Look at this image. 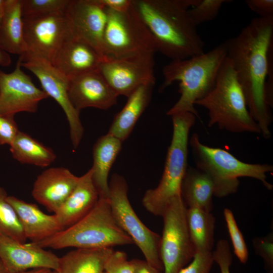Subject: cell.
I'll return each instance as SVG.
<instances>
[{"instance_id": "f1b7e54d", "label": "cell", "mask_w": 273, "mask_h": 273, "mask_svg": "<svg viewBox=\"0 0 273 273\" xmlns=\"http://www.w3.org/2000/svg\"><path fill=\"white\" fill-rule=\"evenodd\" d=\"M7 194L0 186V233L20 242L25 243L21 224L12 206L7 201Z\"/></svg>"}, {"instance_id": "8fae6325", "label": "cell", "mask_w": 273, "mask_h": 273, "mask_svg": "<svg viewBox=\"0 0 273 273\" xmlns=\"http://www.w3.org/2000/svg\"><path fill=\"white\" fill-rule=\"evenodd\" d=\"M65 12L23 17L26 52L21 58L38 57L52 63L60 49L72 37Z\"/></svg>"}, {"instance_id": "7c38bea8", "label": "cell", "mask_w": 273, "mask_h": 273, "mask_svg": "<svg viewBox=\"0 0 273 273\" xmlns=\"http://www.w3.org/2000/svg\"><path fill=\"white\" fill-rule=\"evenodd\" d=\"M19 57L22 61L21 66L36 76L42 90L62 108L69 123L72 144L76 149L82 138L84 129L80 112L74 108L69 99V79L46 60L34 57Z\"/></svg>"}, {"instance_id": "52a82bcc", "label": "cell", "mask_w": 273, "mask_h": 273, "mask_svg": "<svg viewBox=\"0 0 273 273\" xmlns=\"http://www.w3.org/2000/svg\"><path fill=\"white\" fill-rule=\"evenodd\" d=\"M189 143L197 168L213 181L215 197L222 198L236 193L241 177L259 180L267 189L272 190V185L266 179V173L273 171L272 165L242 162L223 149L202 144L196 133L192 135Z\"/></svg>"}, {"instance_id": "ba28073f", "label": "cell", "mask_w": 273, "mask_h": 273, "mask_svg": "<svg viewBox=\"0 0 273 273\" xmlns=\"http://www.w3.org/2000/svg\"><path fill=\"white\" fill-rule=\"evenodd\" d=\"M108 200L113 217L119 227L142 252L146 261L163 271L160 257L161 236L148 228L140 219L129 201L124 178L114 173L109 182Z\"/></svg>"}, {"instance_id": "d590c367", "label": "cell", "mask_w": 273, "mask_h": 273, "mask_svg": "<svg viewBox=\"0 0 273 273\" xmlns=\"http://www.w3.org/2000/svg\"><path fill=\"white\" fill-rule=\"evenodd\" d=\"M213 261L219 266L221 273H230L232 255L228 241L221 239L218 241L215 250L212 252Z\"/></svg>"}, {"instance_id": "e575fe53", "label": "cell", "mask_w": 273, "mask_h": 273, "mask_svg": "<svg viewBox=\"0 0 273 273\" xmlns=\"http://www.w3.org/2000/svg\"><path fill=\"white\" fill-rule=\"evenodd\" d=\"M253 245L256 253L262 258L267 268L272 270V234H269L265 237L254 238L253 240Z\"/></svg>"}, {"instance_id": "836d02e7", "label": "cell", "mask_w": 273, "mask_h": 273, "mask_svg": "<svg viewBox=\"0 0 273 273\" xmlns=\"http://www.w3.org/2000/svg\"><path fill=\"white\" fill-rule=\"evenodd\" d=\"M213 262L212 252H196L192 262L178 273H210Z\"/></svg>"}, {"instance_id": "7402d4cb", "label": "cell", "mask_w": 273, "mask_h": 273, "mask_svg": "<svg viewBox=\"0 0 273 273\" xmlns=\"http://www.w3.org/2000/svg\"><path fill=\"white\" fill-rule=\"evenodd\" d=\"M122 142L109 133L100 137L93 149L92 178L99 197L108 198L109 193L108 176L120 151Z\"/></svg>"}, {"instance_id": "3957f363", "label": "cell", "mask_w": 273, "mask_h": 273, "mask_svg": "<svg viewBox=\"0 0 273 273\" xmlns=\"http://www.w3.org/2000/svg\"><path fill=\"white\" fill-rule=\"evenodd\" d=\"M226 57L224 43L207 53L182 60H172L164 66V80L159 91L175 81H179L180 94L167 115L190 112L198 117L195 103L205 97L214 86L220 68Z\"/></svg>"}, {"instance_id": "603a6c76", "label": "cell", "mask_w": 273, "mask_h": 273, "mask_svg": "<svg viewBox=\"0 0 273 273\" xmlns=\"http://www.w3.org/2000/svg\"><path fill=\"white\" fill-rule=\"evenodd\" d=\"M0 48L22 56L26 52L21 0H4L0 20Z\"/></svg>"}, {"instance_id": "ffe728a7", "label": "cell", "mask_w": 273, "mask_h": 273, "mask_svg": "<svg viewBox=\"0 0 273 273\" xmlns=\"http://www.w3.org/2000/svg\"><path fill=\"white\" fill-rule=\"evenodd\" d=\"M7 199L16 211L26 239L31 242H40L63 230L55 214H46L36 204L15 196H8Z\"/></svg>"}, {"instance_id": "5bb4252c", "label": "cell", "mask_w": 273, "mask_h": 273, "mask_svg": "<svg viewBox=\"0 0 273 273\" xmlns=\"http://www.w3.org/2000/svg\"><path fill=\"white\" fill-rule=\"evenodd\" d=\"M19 57L15 69L7 73L0 69V114L14 116L19 112L35 113L48 95L35 85L21 69Z\"/></svg>"}, {"instance_id": "4dcf8cb0", "label": "cell", "mask_w": 273, "mask_h": 273, "mask_svg": "<svg viewBox=\"0 0 273 273\" xmlns=\"http://www.w3.org/2000/svg\"><path fill=\"white\" fill-rule=\"evenodd\" d=\"M223 215L232 240L234 253L241 262L246 263L248 258V251L234 214L231 210L225 208L223 210Z\"/></svg>"}, {"instance_id": "f546056e", "label": "cell", "mask_w": 273, "mask_h": 273, "mask_svg": "<svg viewBox=\"0 0 273 273\" xmlns=\"http://www.w3.org/2000/svg\"><path fill=\"white\" fill-rule=\"evenodd\" d=\"M70 0H21L23 17L65 12Z\"/></svg>"}, {"instance_id": "8992f818", "label": "cell", "mask_w": 273, "mask_h": 273, "mask_svg": "<svg viewBox=\"0 0 273 273\" xmlns=\"http://www.w3.org/2000/svg\"><path fill=\"white\" fill-rule=\"evenodd\" d=\"M171 116L172 136L161 178L155 188L145 192L142 199L143 206L156 216H162L171 201L180 195L181 182L188 168L189 131L195 122L196 116L190 112Z\"/></svg>"}, {"instance_id": "ee69618b", "label": "cell", "mask_w": 273, "mask_h": 273, "mask_svg": "<svg viewBox=\"0 0 273 273\" xmlns=\"http://www.w3.org/2000/svg\"><path fill=\"white\" fill-rule=\"evenodd\" d=\"M4 0H0V20L2 17Z\"/></svg>"}, {"instance_id": "bcb514c9", "label": "cell", "mask_w": 273, "mask_h": 273, "mask_svg": "<svg viewBox=\"0 0 273 273\" xmlns=\"http://www.w3.org/2000/svg\"><path fill=\"white\" fill-rule=\"evenodd\" d=\"M103 273H107V272H105V271H104V272H103Z\"/></svg>"}, {"instance_id": "9a60e30c", "label": "cell", "mask_w": 273, "mask_h": 273, "mask_svg": "<svg viewBox=\"0 0 273 273\" xmlns=\"http://www.w3.org/2000/svg\"><path fill=\"white\" fill-rule=\"evenodd\" d=\"M65 13L72 37L88 43L105 58L103 37L107 9L99 0H70Z\"/></svg>"}, {"instance_id": "8d00e7d4", "label": "cell", "mask_w": 273, "mask_h": 273, "mask_svg": "<svg viewBox=\"0 0 273 273\" xmlns=\"http://www.w3.org/2000/svg\"><path fill=\"white\" fill-rule=\"evenodd\" d=\"M19 131L14 116L0 114V146L10 145Z\"/></svg>"}, {"instance_id": "1f68e13d", "label": "cell", "mask_w": 273, "mask_h": 273, "mask_svg": "<svg viewBox=\"0 0 273 273\" xmlns=\"http://www.w3.org/2000/svg\"><path fill=\"white\" fill-rule=\"evenodd\" d=\"M230 0H200L199 4L188 10L189 16L194 24L198 25L215 19L222 5Z\"/></svg>"}, {"instance_id": "6da1fadb", "label": "cell", "mask_w": 273, "mask_h": 273, "mask_svg": "<svg viewBox=\"0 0 273 273\" xmlns=\"http://www.w3.org/2000/svg\"><path fill=\"white\" fill-rule=\"evenodd\" d=\"M224 44L249 111L261 133L267 139L270 136L272 118L265 101L264 86L269 59L273 55V16L253 18L238 35Z\"/></svg>"}, {"instance_id": "d6a6232c", "label": "cell", "mask_w": 273, "mask_h": 273, "mask_svg": "<svg viewBox=\"0 0 273 273\" xmlns=\"http://www.w3.org/2000/svg\"><path fill=\"white\" fill-rule=\"evenodd\" d=\"M134 259L128 260L124 252L115 251L110 254L104 265V271L107 273H135Z\"/></svg>"}, {"instance_id": "7a4b0ae2", "label": "cell", "mask_w": 273, "mask_h": 273, "mask_svg": "<svg viewBox=\"0 0 273 273\" xmlns=\"http://www.w3.org/2000/svg\"><path fill=\"white\" fill-rule=\"evenodd\" d=\"M200 0H132L135 12L150 33L157 52L172 60L204 53V42L188 10Z\"/></svg>"}, {"instance_id": "277c9868", "label": "cell", "mask_w": 273, "mask_h": 273, "mask_svg": "<svg viewBox=\"0 0 273 273\" xmlns=\"http://www.w3.org/2000/svg\"><path fill=\"white\" fill-rule=\"evenodd\" d=\"M208 111L209 126L234 133H261L251 115L245 95L231 60L226 57L218 72L213 88L195 105Z\"/></svg>"}, {"instance_id": "30bf717a", "label": "cell", "mask_w": 273, "mask_h": 273, "mask_svg": "<svg viewBox=\"0 0 273 273\" xmlns=\"http://www.w3.org/2000/svg\"><path fill=\"white\" fill-rule=\"evenodd\" d=\"M187 207L180 195L172 199L162 216L160 257L163 273H178L193 258L196 251L187 220Z\"/></svg>"}, {"instance_id": "74e56055", "label": "cell", "mask_w": 273, "mask_h": 273, "mask_svg": "<svg viewBox=\"0 0 273 273\" xmlns=\"http://www.w3.org/2000/svg\"><path fill=\"white\" fill-rule=\"evenodd\" d=\"M245 3L251 10L259 15V17L273 16L272 0H246Z\"/></svg>"}, {"instance_id": "83f0119b", "label": "cell", "mask_w": 273, "mask_h": 273, "mask_svg": "<svg viewBox=\"0 0 273 273\" xmlns=\"http://www.w3.org/2000/svg\"><path fill=\"white\" fill-rule=\"evenodd\" d=\"M186 216L190 238L196 253L212 252L214 216L211 212L196 207H187Z\"/></svg>"}, {"instance_id": "d4e9b609", "label": "cell", "mask_w": 273, "mask_h": 273, "mask_svg": "<svg viewBox=\"0 0 273 273\" xmlns=\"http://www.w3.org/2000/svg\"><path fill=\"white\" fill-rule=\"evenodd\" d=\"M214 187L210 177L197 168L188 167L180 186V196L187 207L211 212Z\"/></svg>"}, {"instance_id": "d6986e66", "label": "cell", "mask_w": 273, "mask_h": 273, "mask_svg": "<svg viewBox=\"0 0 273 273\" xmlns=\"http://www.w3.org/2000/svg\"><path fill=\"white\" fill-rule=\"evenodd\" d=\"M104 58L93 46L71 37L61 47L52 64L68 78L99 71Z\"/></svg>"}, {"instance_id": "484cf974", "label": "cell", "mask_w": 273, "mask_h": 273, "mask_svg": "<svg viewBox=\"0 0 273 273\" xmlns=\"http://www.w3.org/2000/svg\"><path fill=\"white\" fill-rule=\"evenodd\" d=\"M112 248H76L59 257L58 273H103Z\"/></svg>"}, {"instance_id": "4316f807", "label": "cell", "mask_w": 273, "mask_h": 273, "mask_svg": "<svg viewBox=\"0 0 273 273\" xmlns=\"http://www.w3.org/2000/svg\"><path fill=\"white\" fill-rule=\"evenodd\" d=\"M9 146L13 157L23 164L45 167L56 158L52 149L22 131H19Z\"/></svg>"}, {"instance_id": "7bdbcfd3", "label": "cell", "mask_w": 273, "mask_h": 273, "mask_svg": "<svg viewBox=\"0 0 273 273\" xmlns=\"http://www.w3.org/2000/svg\"><path fill=\"white\" fill-rule=\"evenodd\" d=\"M0 273H8L1 260H0Z\"/></svg>"}, {"instance_id": "ab89813d", "label": "cell", "mask_w": 273, "mask_h": 273, "mask_svg": "<svg viewBox=\"0 0 273 273\" xmlns=\"http://www.w3.org/2000/svg\"><path fill=\"white\" fill-rule=\"evenodd\" d=\"M135 263V273H163L149 264L146 261L134 259Z\"/></svg>"}, {"instance_id": "ac0fdd59", "label": "cell", "mask_w": 273, "mask_h": 273, "mask_svg": "<svg viewBox=\"0 0 273 273\" xmlns=\"http://www.w3.org/2000/svg\"><path fill=\"white\" fill-rule=\"evenodd\" d=\"M79 177L64 167H51L35 179L32 195L49 211L55 213L76 187Z\"/></svg>"}, {"instance_id": "f6af8a7d", "label": "cell", "mask_w": 273, "mask_h": 273, "mask_svg": "<svg viewBox=\"0 0 273 273\" xmlns=\"http://www.w3.org/2000/svg\"><path fill=\"white\" fill-rule=\"evenodd\" d=\"M51 273H58V272L57 271L53 270V271H52Z\"/></svg>"}, {"instance_id": "b9f144b4", "label": "cell", "mask_w": 273, "mask_h": 273, "mask_svg": "<svg viewBox=\"0 0 273 273\" xmlns=\"http://www.w3.org/2000/svg\"><path fill=\"white\" fill-rule=\"evenodd\" d=\"M53 270L46 268L30 269L19 273H51Z\"/></svg>"}, {"instance_id": "44dd1931", "label": "cell", "mask_w": 273, "mask_h": 273, "mask_svg": "<svg viewBox=\"0 0 273 273\" xmlns=\"http://www.w3.org/2000/svg\"><path fill=\"white\" fill-rule=\"evenodd\" d=\"M99 198L90 169L79 177L72 192L54 213L63 230L85 216L96 205Z\"/></svg>"}, {"instance_id": "e0dca14e", "label": "cell", "mask_w": 273, "mask_h": 273, "mask_svg": "<svg viewBox=\"0 0 273 273\" xmlns=\"http://www.w3.org/2000/svg\"><path fill=\"white\" fill-rule=\"evenodd\" d=\"M68 94L72 105L79 112L89 107L107 110L117 104L118 97L99 71L69 79Z\"/></svg>"}, {"instance_id": "5b68a950", "label": "cell", "mask_w": 273, "mask_h": 273, "mask_svg": "<svg viewBox=\"0 0 273 273\" xmlns=\"http://www.w3.org/2000/svg\"><path fill=\"white\" fill-rule=\"evenodd\" d=\"M35 243L43 248L60 249L112 248L133 243L115 220L108 198H99L94 208L77 222Z\"/></svg>"}, {"instance_id": "2e32d148", "label": "cell", "mask_w": 273, "mask_h": 273, "mask_svg": "<svg viewBox=\"0 0 273 273\" xmlns=\"http://www.w3.org/2000/svg\"><path fill=\"white\" fill-rule=\"evenodd\" d=\"M0 260L8 273L46 268L57 271L59 257L33 242H20L0 233Z\"/></svg>"}, {"instance_id": "cb8c5ba5", "label": "cell", "mask_w": 273, "mask_h": 273, "mask_svg": "<svg viewBox=\"0 0 273 273\" xmlns=\"http://www.w3.org/2000/svg\"><path fill=\"white\" fill-rule=\"evenodd\" d=\"M154 85H141L127 97L125 105L114 118L108 133L122 142L128 137L149 103Z\"/></svg>"}, {"instance_id": "f35d334b", "label": "cell", "mask_w": 273, "mask_h": 273, "mask_svg": "<svg viewBox=\"0 0 273 273\" xmlns=\"http://www.w3.org/2000/svg\"><path fill=\"white\" fill-rule=\"evenodd\" d=\"M106 8L117 12H126L131 6L132 0H99Z\"/></svg>"}, {"instance_id": "4fadbf2b", "label": "cell", "mask_w": 273, "mask_h": 273, "mask_svg": "<svg viewBox=\"0 0 273 273\" xmlns=\"http://www.w3.org/2000/svg\"><path fill=\"white\" fill-rule=\"evenodd\" d=\"M154 53L130 57L105 58L99 71L119 96L128 97L141 85L155 84Z\"/></svg>"}, {"instance_id": "60d3db41", "label": "cell", "mask_w": 273, "mask_h": 273, "mask_svg": "<svg viewBox=\"0 0 273 273\" xmlns=\"http://www.w3.org/2000/svg\"><path fill=\"white\" fill-rule=\"evenodd\" d=\"M11 63V58L10 54L0 48V66H9Z\"/></svg>"}, {"instance_id": "9c48e42d", "label": "cell", "mask_w": 273, "mask_h": 273, "mask_svg": "<svg viewBox=\"0 0 273 273\" xmlns=\"http://www.w3.org/2000/svg\"><path fill=\"white\" fill-rule=\"evenodd\" d=\"M107 10L103 37L105 58H120L157 52L150 33L132 5L126 12Z\"/></svg>"}]
</instances>
